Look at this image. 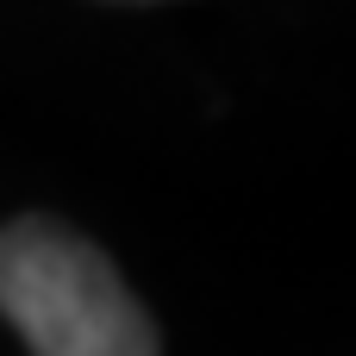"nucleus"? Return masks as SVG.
I'll return each mask as SVG.
<instances>
[{
  "label": "nucleus",
  "instance_id": "obj_1",
  "mask_svg": "<svg viewBox=\"0 0 356 356\" xmlns=\"http://www.w3.org/2000/svg\"><path fill=\"white\" fill-rule=\"evenodd\" d=\"M0 313L31 356H156V325L106 250L56 219H13L0 232Z\"/></svg>",
  "mask_w": 356,
  "mask_h": 356
}]
</instances>
